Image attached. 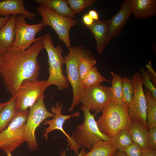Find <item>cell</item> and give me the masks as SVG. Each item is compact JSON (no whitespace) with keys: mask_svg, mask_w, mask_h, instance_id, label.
<instances>
[{"mask_svg":"<svg viewBox=\"0 0 156 156\" xmlns=\"http://www.w3.org/2000/svg\"><path fill=\"white\" fill-rule=\"evenodd\" d=\"M85 148L83 147L81 149L80 152L79 153L77 156H82L83 154L85 153ZM66 150H64L62 151L60 153L61 156H66Z\"/></svg>","mask_w":156,"mask_h":156,"instance_id":"obj_38","label":"cell"},{"mask_svg":"<svg viewBox=\"0 0 156 156\" xmlns=\"http://www.w3.org/2000/svg\"><path fill=\"white\" fill-rule=\"evenodd\" d=\"M6 154L7 155V156H12L11 153L8 152Z\"/></svg>","mask_w":156,"mask_h":156,"instance_id":"obj_41","label":"cell"},{"mask_svg":"<svg viewBox=\"0 0 156 156\" xmlns=\"http://www.w3.org/2000/svg\"><path fill=\"white\" fill-rule=\"evenodd\" d=\"M113 100L110 87L100 84L83 88L79 97V103L95 112V114L102 112L106 105Z\"/></svg>","mask_w":156,"mask_h":156,"instance_id":"obj_10","label":"cell"},{"mask_svg":"<svg viewBox=\"0 0 156 156\" xmlns=\"http://www.w3.org/2000/svg\"><path fill=\"white\" fill-rule=\"evenodd\" d=\"M10 17V16L0 17V29L5 24Z\"/></svg>","mask_w":156,"mask_h":156,"instance_id":"obj_37","label":"cell"},{"mask_svg":"<svg viewBox=\"0 0 156 156\" xmlns=\"http://www.w3.org/2000/svg\"><path fill=\"white\" fill-rule=\"evenodd\" d=\"M83 22L86 26L92 25L94 23V20L88 14H84L82 18Z\"/></svg>","mask_w":156,"mask_h":156,"instance_id":"obj_35","label":"cell"},{"mask_svg":"<svg viewBox=\"0 0 156 156\" xmlns=\"http://www.w3.org/2000/svg\"><path fill=\"white\" fill-rule=\"evenodd\" d=\"M26 18L22 15L16 16L15 38L12 49L25 50L28 48L39 38L40 37L36 38L35 37L44 27L41 22L33 25L27 24Z\"/></svg>","mask_w":156,"mask_h":156,"instance_id":"obj_11","label":"cell"},{"mask_svg":"<svg viewBox=\"0 0 156 156\" xmlns=\"http://www.w3.org/2000/svg\"><path fill=\"white\" fill-rule=\"evenodd\" d=\"M143 149L138 144L133 142L131 145L121 150L127 156H141Z\"/></svg>","mask_w":156,"mask_h":156,"instance_id":"obj_31","label":"cell"},{"mask_svg":"<svg viewBox=\"0 0 156 156\" xmlns=\"http://www.w3.org/2000/svg\"><path fill=\"white\" fill-rule=\"evenodd\" d=\"M88 14L94 20L98 21L99 18V15L96 11L92 10H90Z\"/></svg>","mask_w":156,"mask_h":156,"instance_id":"obj_36","label":"cell"},{"mask_svg":"<svg viewBox=\"0 0 156 156\" xmlns=\"http://www.w3.org/2000/svg\"><path fill=\"white\" fill-rule=\"evenodd\" d=\"M104 81H110L104 77L99 72L97 68L94 66L87 73L81 83L83 88H86L100 84Z\"/></svg>","mask_w":156,"mask_h":156,"instance_id":"obj_25","label":"cell"},{"mask_svg":"<svg viewBox=\"0 0 156 156\" xmlns=\"http://www.w3.org/2000/svg\"><path fill=\"white\" fill-rule=\"evenodd\" d=\"M114 156H117V155H116V154L114 155Z\"/></svg>","mask_w":156,"mask_h":156,"instance_id":"obj_43","label":"cell"},{"mask_svg":"<svg viewBox=\"0 0 156 156\" xmlns=\"http://www.w3.org/2000/svg\"><path fill=\"white\" fill-rule=\"evenodd\" d=\"M70 8L75 14L79 13L84 9L92 6L95 0H67Z\"/></svg>","mask_w":156,"mask_h":156,"instance_id":"obj_29","label":"cell"},{"mask_svg":"<svg viewBox=\"0 0 156 156\" xmlns=\"http://www.w3.org/2000/svg\"><path fill=\"white\" fill-rule=\"evenodd\" d=\"M29 111L18 110L7 127L0 133V149L11 153L26 142L24 131Z\"/></svg>","mask_w":156,"mask_h":156,"instance_id":"obj_6","label":"cell"},{"mask_svg":"<svg viewBox=\"0 0 156 156\" xmlns=\"http://www.w3.org/2000/svg\"><path fill=\"white\" fill-rule=\"evenodd\" d=\"M140 71L143 84L146 89L151 92L155 99H156V87L151 81L148 72L144 68H141Z\"/></svg>","mask_w":156,"mask_h":156,"instance_id":"obj_30","label":"cell"},{"mask_svg":"<svg viewBox=\"0 0 156 156\" xmlns=\"http://www.w3.org/2000/svg\"><path fill=\"white\" fill-rule=\"evenodd\" d=\"M131 14L130 0H125L119 11L108 20V25L111 39L120 33Z\"/></svg>","mask_w":156,"mask_h":156,"instance_id":"obj_14","label":"cell"},{"mask_svg":"<svg viewBox=\"0 0 156 156\" xmlns=\"http://www.w3.org/2000/svg\"><path fill=\"white\" fill-rule=\"evenodd\" d=\"M42 36L25 50L11 49L1 56L0 76L7 91L14 95L22 83L38 79L40 66L37 57L44 49Z\"/></svg>","mask_w":156,"mask_h":156,"instance_id":"obj_1","label":"cell"},{"mask_svg":"<svg viewBox=\"0 0 156 156\" xmlns=\"http://www.w3.org/2000/svg\"><path fill=\"white\" fill-rule=\"evenodd\" d=\"M147 102L146 119L148 130L156 127V99L148 89L144 90Z\"/></svg>","mask_w":156,"mask_h":156,"instance_id":"obj_23","label":"cell"},{"mask_svg":"<svg viewBox=\"0 0 156 156\" xmlns=\"http://www.w3.org/2000/svg\"><path fill=\"white\" fill-rule=\"evenodd\" d=\"M122 79L123 100L128 108L131 104L134 95V87L131 79L129 77L124 76Z\"/></svg>","mask_w":156,"mask_h":156,"instance_id":"obj_27","label":"cell"},{"mask_svg":"<svg viewBox=\"0 0 156 156\" xmlns=\"http://www.w3.org/2000/svg\"><path fill=\"white\" fill-rule=\"evenodd\" d=\"M84 115V121L81 125L76 126L72 137L79 145L87 148L90 151L98 142L103 140L110 143L111 139L103 134L99 129L95 114H92L90 110L82 105L80 106Z\"/></svg>","mask_w":156,"mask_h":156,"instance_id":"obj_5","label":"cell"},{"mask_svg":"<svg viewBox=\"0 0 156 156\" xmlns=\"http://www.w3.org/2000/svg\"><path fill=\"white\" fill-rule=\"evenodd\" d=\"M90 54L89 50L81 46H75L71 47L68 53L64 57L66 77L71 86L73 92L72 102L68 109L70 112L72 111L79 103L80 95L83 88L79 75V63L83 58Z\"/></svg>","mask_w":156,"mask_h":156,"instance_id":"obj_4","label":"cell"},{"mask_svg":"<svg viewBox=\"0 0 156 156\" xmlns=\"http://www.w3.org/2000/svg\"><path fill=\"white\" fill-rule=\"evenodd\" d=\"M37 11L42 18L41 23L44 27L50 26L63 41L69 50L72 46L69 36L70 28L75 25L77 21L73 19L61 15L46 6L40 5Z\"/></svg>","mask_w":156,"mask_h":156,"instance_id":"obj_7","label":"cell"},{"mask_svg":"<svg viewBox=\"0 0 156 156\" xmlns=\"http://www.w3.org/2000/svg\"><path fill=\"white\" fill-rule=\"evenodd\" d=\"M17 111L15 97L12 96L0 111V133L7 127Z\"/></svg>","mask_w":156,"mask_h":156,"instance_id":"obj_21","label":"cell"},{"mask_svg":"<svg viewBox=\"0 0 156 156\" xmlns=\"http://www.w3.org/2000/svg\"><path fill=\"white\" fill-rule=\"evenodd\" d=\"M131 80L134 87V94L131 104L128 108L129 114L132 120L140 123L148 129L146 100L140 73L134 74Z\"/></svg>","mask_w":156,"mask_h":156,"instance_id":"obj_12","label":"cell"},{"mask_svg":"<svg viewBox=\"0 0 156 156\" xmlns=\"http://www.w3.org/2000/svg\"><path fill=\"white\" fill-rule=\"evenodd\" d=\"M132 13L138 19L147 18L156 14L155 0H130Z\"/></svg>","mask_w":156,"mask_h":156,"instance_id":"obj_18","label":"cell"},{"mask_svg":"<svg viewBox=\"0 0 156 156\" xmlns=\"http://www.w3.org/2000/svg\"><path fill=\"white\" fill-rule=\"evenodd\" d=\"M112 80L110 87L113 97V100L116 103L121 104L124 103L122 96L123 84L122 79L118 74L111 72Z\"/></svg>","mask_w":156,"mask_h":156,"instance_id":"obj_24","label":"cell"},{"mask_svg":"<svg viewBox=\"0 0 156 156\" xmlns=\"http://www.w3.org/2000/svg\"><path fill=\"white\" fill-rule=\"evenodd\" d=\"M7 102V101L5 102L0 103V111L4 106L6 104Z\"/></svg>","mask_w":156,"mask_h":156,"instance_id":"obj_40","label":"cell"},{"mask_svg":"<svg viewBox=\"0 0 156 156\" xmlns=\"http://www.w3.org/2000/svg\"><path fill=\"white\" fill-rule=\"evenodd\" d=\"M108 20L97 21L86 26L94 35L96 44L97 50L101 53L111 40L108 25Z\"/></svg>","mask_w":156,"mask_h":156,"instance_id":"obj_17","label":"cell"},{"mask_svg":"<svg viewBox=\"0 0 156 156\" xmlns=\"http://www.w3.org/2000/svg\"><path fill=\"white\" fill-rule=\"evenodd\" d=\"M24 2L23 0H0V15L4 17L22 15L33 21L36 14L27 10Z\"/></svg>","mask_w":156,"mask_h":156,"instance_id":"obj_15","label":"cell"},{"mask_svg":"<svg viewBox=\"0 0 156 156\" xmlns=\"http://www.w3.org/2000/svg\"><path fill=\"white\" fill-rule=\"evenodd\" d=\"M52 39L49 33L42 36L44 49L47 53L49 66V75L46 82L48 87L54 85L57 87V90H64L68 88L69 83L63 73V67L65 64L62 55L64 49L60 43L55 47Z\"/></svg>","mask_w":156,"mask_h":156,"instance_id":"obj_3","label":"cell"},{"mask_svg":"<svg viewBox=\"0 0 156 156\" xmlns=\"http://www.w3.org/2000/svg\"><path fill=\"white\" fill-rule=\"evenodd\" d=\"M44 94L30 107L29 115L24 129V134L29 150L35 151L39 148L35 137L36 130L43 121L54 114L47 109L44 103Z\"/></svg>","mask_w":156,"mask_h":156,"instance_id":"obj_8","label":"cell"},{"mask_svg":"<svg viewBox=\"0 0 156 156\" xmlns=\"http://www.w3.org/2000/svg\"><path fill=\"white\" fill-rule=\"evenodd\" d=\"M63 105H60L58 101L56 104V106H53L51 108V112L54 114L53 118L49 120H45L43 125H48V127L44 129L42 131L44 132L42 136L46 140H48L49 133L55 130H60L67 138L68 146L70 149L73 151L77 155L79 154V150L82 146L79 145L73 139L70 137L64 131L63 125L65 121L69 120L72 117H78L80 115V113L76 112L73 114L70 115H65L62 113Z\"/></svg>","mask_w":156,"mask_h":156,"instance_id":"obj_13","label":"cell"},{"mask_svg":"<svg viewBox=\"0 0 156 156\" xmlns=\"http://www.w3.org/2000/svg\"><path fill=\"white\" fill-rule=\"evenodd\" d=\"M148 135V147L156 149V127L149 129Z\"/></svg>","mask_w":156,"mask_h":156,"instance_id":"obj_32","label":"cell"},{"mask_svg":"<svg viewBox=\"0 0 156 156\" xmlns=\"http://www.w3.org/2000/svg\"><path fill=\"white\" fill-rule=\"evenodd\" d=\"M1 57L0 55V67L1 65Z\"/></svg>","mask_w":156,"mask_h":156,"instance_id":"obj_42","label":"cell"},{"mask_svg":"<svg viewBox=\"0 0 156 156\" xmlns=\"http://www.w3.org/2000/svg\"><path fill=\"white\" fill-rule=\"evenodd\" d=\"M141 156H156V151L148 147L143 149Z\"/></svg>","mask_w":156,"mask_h":156,"instance_id":"obj_34","label":"cell"},{"mask_svg":"<svg viewBox=\"0 0 156 156\" xmlns=\"http://www.w3.org/2000/svg\"><path fill=\"white\" fill-rule=\"evenodd\" d=\"M117 150L110 143L101 140L96 143L92 149L82 156H114Z\"/></svg>","mask_w":156,"mask_h":156,"instance_id":"obj_22","label":"cell"},{"mask_svg":"<svg viewBox=\"0 0 156 156\" xmlns=\"http://www.w3.org/2000/svg\"><path fill=\"white\" fill-rule=\"evenodd\" d=\"M16 16L12 15L0 29V55L5 54L12 47L15 35Z\"/></svg>","mask_w":156,"mask_h":156,"instance_id":"obj_16","label":"cell"},{"mask_svg":"<svg viewBox=\"0 0 156 156\" xmlns=\"http://www.w3.org/2000/svg\"><path fill=\"white\" fill-rule=\"evenodd\" d=\"M129 131L133 142L139 145L142 149L148 147V129L143 125L132 120Z\"/></svg>","mask_w":156,"mask_h":156,"instance_id":"obj_20","label":"cell"},{"mask_svg":"<svg viewBox=\"0 0 156 156\" xmlns=\"http://www.w3.org/2000/svg\"><path fill=\"white\" fill-rule=\"evenodd\" d=\"M48 87L46 80L27 79L22 83L17 92L13 95L17 110H27L36 102Z\"/></svg>","mask_w":156,"mask_h":156,"instance_id":"obj_9","label":"cell"},{"mask_svg":"<svg viewBox=\"0 0 156 156\" xmlns=\"http://www.w3.org/2000/svg\"><path fill=\"white\" fill-rule=\"evenodd\" d=\"M116 154L117 156H127L121 149L118 150V152L116 153Z\"/></svg>","mask_w":156,"mask_h":156,"instance_id":"obj_39","label":"cell"},{"mask_svg":"<svg viewBox=\"0 0 156 156\" xmlns=\"http://www.w3.org/2000/svg\"><path fill=\"white\" fill-rule=\"evenodd\" d=\"M102 112L96 122L101 132L111 140L121 131L129 130L132 120L125 103L120 104L112 100Z\"/></svg>","mask_w":156,"mask_h":156,"instance_id":"obj_2","label":"cell"},{"mask_svg":"<svg viewBox=\"0 0 156 156\" xmlns=\"http://www.w3.org/2000/svg\"><path fill=\"white\" fill-rule=\"evenodd\" d=\"M133 143L129 130L124 129L120 131L111 139L110 143L118 150L131 145Z\"/></svg>","mask_w":156,"mask_h":156,"instance_id":"obj_26","label":"cell"},{"mask_svg":"<svg viewBox=\"0 0 156 156\" xmlns=\"http://www.w3.org/2000/svg\"><path fill=\"white\" fill-rule=\"evenodd\" d=\"M35 1L62 16L73 19L75 16V14L69 7L66 0H35Z\"/></svg>","mask_w":156,"mask_h":156,"instance_id":"obj_19","label":"cell"},{"mask_svg":"<svg viewBox=\"0 0 156 156\" xmlns=\"http://www.w3.org/2000/svg\"><path fill=\"white\" fill-rule=\"evenodd\" d=\"M96 63V60L91 54L86 55L81 59L79 68V75L81 81L87 73Z\"/></svg>","mask_w":156,"mask_h":156,"instance_id":"obj_28","label":"cell"},{"mask_svg":"<svg viewBox=\"0 0 156 156\" xmlns=\"http://www.w3.org/2000/svg\"><path fill=\"white\" fill-rule=\"evenodd\" d=\"M146 66L147 69V70L149 73L151 79L152 80L153 84L155 86H155L156 83V74L152 66L151 62H149L146 65Z\"/></svg>","mask_w":156,"mask_h":156,"instance_id":"obj_33","label":"cell"}]
</instances>
